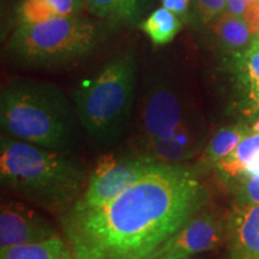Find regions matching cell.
Returning <instances> with one entry per match:
<instances>
[{
  "label": "cell",
  "mask_w": 259,
  "mask_h": 259,
  "mask_svg": "<svg viewBox=\"0 0 259 259\" xmlns=\"http://www.w3.org/2000/svg\"><path fill=\"white\" fill-rule=\"evenodd\" d=\"M204 199L193 170L156 162L102 208L67 211L65 234L76 259H153Z\"/></svg>",
  "instance_id": "6da1fadb"
},
{
  "label": "cell",
  "mask_w": 259,
  "mask_h": 259,
  "mask_svg": "<svg viewBox=\"0 0 259 259\" xmlns=\"http://www.w3.org/2000/svg\"><path fill=\"white\" fill-rule=\"evenodd\" d=\"M3 186L52 212L69 210L84 192L85 171L58 150L3 136Z\"/></svg>",
  "instance_id": "7a4b0ae2"
},
{
  "label": "cell",
  "mask_w": 259,
  "mask_h": 259,
  "mask_svg": "<svg viewBox=\"0 0 259 259\" xmlns=\"http://www.w3.org/2000/svg\"><path fill=\"white\" fill-rule=\"evenodd\" d=\"M0 124L9 137L59 150L70 137L72 119L69 103L56 87L16 80L2 92Z\"/></svg>",
  "instance_id": "3957f363"
},
{
  "label": "cell",
  "mask_w": 259,
  "mask_h": 259,
  "mask_svg": "<svg viewBox=\"0 0 259 259\" xmlns=\"http://www.w3.org/2000/svg\"><path fill=\"white\" fill-rule=\"evenodd\" d=\"M136 59L131 52L113 58L76 89V113L89 136L108 141L120 132L134 103Z\"/></svg>",
  "instance_id": "277c9868"
},
{
  "label": "cell",
  "mask_w": 259,
  "mask_h": 259,
  "mask_svg": "<svg viewBox=\"0 0 259 259\" xmlns=\"http://www.w3.org/2000/svg\"><path fill=\"white\" fill-rule=\"evenodd\" d=\"M99 38L96 25L79 16L56 17L18 25L6 44V52L24 65L51 66L84 57Z\"/></svg>",
  "instance_id": "5b68a950"
},
{
  "label": "cell",
  "mask_w": 259,
  "mask_h": 259,
  "mask_svg": "<svg viewBox=\"0 0 259 259\" xmlns=\"http://www.w3.org/2000/svg\"><path fill=\"white\" fill-rule=\"evenodd\" d=\"M141 121L145 143L193 132L187 105L177 89L162 80L150 84L145 92Z\"/></svg>",
  "instance_id": "8992f818"
},
{
  "label": "cell",
  "mask_w": 259,
  "mask_h": 259,
  "mask_svg": "<svg viewBox=\"0 0 259 259\" xmlns=\"http://www.w3.org/2000/svg\"><path fill=\"white\" fill-rule=\"evenodd\" d=\"M155 163L149 157L118 162L103 158L90 177L80 198L67 211L83 212L102 208L134 185Z\"/></svg>",
  "instance_id": "52a82bcc"
},
{
  "label": "cell",
  "mask_w": 259,
  "mask_h": 259,
  "mask_svg": "<svg viewBox=\"0 0 259 259\" xmlns=\"http://www.w3.org/2000/svg\"><path fill=\"white\" fill-rule=\"evenodd\" d=\"M225 236L222 222L211 213L192 216L171 238L158 248L153 259L163 254L193 255L215 250Z\"/></svg>",
  "instance_id": "ba28073f"
},
{
  "label": "cell",
  "mask_w": 259,
  "mask_h": 259,
  "mask_svg": "<svg viewBox=\"0 0 259 259\" xmlns=\"http://www.w3.org/2000/svg\"><path fill=\"white\" fill-rule=\"evenodd\" d=\"M46 219L22 203H4L0 209V248L29 244L54 236Z\"/></svg>",
  "instance_id": "9c48e42d"
},
{
  "label": "cell",
  "mask_w": 259,
  "mask_h": 259,
  "mask_svg": "<svg viewBox=\"0 0 259 259\" xmlns=\"http://www.w3.org/2000/svg\"><path fill=\"white\" fill-rule=\"evenodd\" d=\"M227 235L233 259L259 258V204H238L229 213Z\"/></svg>",
  "instance_id": "30bf717a"
},
{
  "label": "cell",
  "mask_w": 259,
  "mask_h": 259,
  "mask_svg": "<svg viewBox=\"0 0 259 259\" xmlns=\"http://www.w3.org/2000/svg\"><path fill=\"white\" fill-rule=\"evenodd\" d=\"M84 8V0H22L16 9V21L18 25L40 23L56 17L78 16Z\"/></svg>",
  "instance_id": "8fae6325"
},
{
  "label": "cell",
  "mask_w": 259,
  "mask_h": 259,
  "mask_svg": "<svg viewBox=\"0 0 259 259\" xmlns=\"http://www.w3.org/2000/svg\"><path fill=\"white\" fill-rule=\"evenodd\" d=\"M149 158L158 163L180 164L193 157L200 150V143L194 134L176 136L168 139H156L145 143Z\"/></svg>",
  "instance_id": "7c38bea8"
},
{
  "label": "cell",
  "mask_w": 259,
  "mask_h": 259,
  "mask_svg": "<svg viewBox=\"0 0 259 259\" xmlns=\"http://www.w3.org/2000/svg\"><path fill=\"white\" fill-rule=\"evenodd\" d=\"M0 259H76L72 250L60 236L0 248Z\"/></svg>",
  "instance_id": "4fadbf2b"
},
{
  "label": "cell",
  "mask_w": 259,
  "mask_h": 259,
  "mask_svg": "<svg viewBox=\"0 0 259 259\" xmlns=\"http://www.w3.org/2000/svg\"><path fill=\"white\" fill-rule=\"evenodd\" d=\"M213 32L222 46L232 52H245L255 40L254 34L246 23L245 19L239 16L225 14L216 18Z\"/></svg>",
  "instance_id": "5bb4252c"
},
{
  "label": "cell",
  "mask_w": 259,
  "mask_h": 259,
  "mask_svg": "<svg viewBox=\"0 0 259 259\" xmlns=\"http://www.w3.org/2000/svg\"><path fill=\"white\" fill-rule=\"evenodd\" d=\"M259 156V134L250 132L232 154L220 161L216 168L227 180H240L246 169Z\"/></svg>",
  "instance_id": "9a60e30c"
},
{
  "label": "cell",
  "mask_w": 259,
  "mask_h": 259,
  "mask_svg": "<svg viewBox=\"0 0 259 259\" xmlns=\"http://www.w3.org/2000/svg\"><path fill=\"white\" fill-rule=\"evenodd\" d=\"M251 132L250 126L242 124L226 126L215 132L209 143L206 144L200 158L203 167L216 166L220 161L226 158L238 147L239 143Z\"/></svg>",
  "instance_id": "2e32d148"
},
{
  "label": "cell",
  "mask_w": 259,
  "mask_h": 259,
  "mask_svg": "<svg viewBox=\"0 0 259 259\" xmlns=\"http://www.w3.org/2000/svg\"><path fill=\"white\" fill-rule=\"evenodd\" d=\"M141 29L155 45H166L176 37L180 31L181 22L179 16L162 8L155 10L141 24Z\"/></svg>",
  "instance_id": "e0dca14e"
},
{
  "label": "cell",
  "mask_w": 259,
  "mask_h": 259,
  "mask_svg": "<svg viewBox=\"0 0 259 259\" xmlns=\"http://www.w3.org/2000/svg\"><path fill=\"white\" fill-rule=\"evenodd\" d=\"M90 14L99 18L132 22L139 15V0H84Z\"/></svg>",
  "instance_id": "ac0fdd59"
},
{
  "label": "cell",
  "mask_w": 259,
  "mask_h": 259,
  "mask_svg": "<svg viewBox=\"0 0 259 259\" xmlns=\"http://www.w3.org/2000/svg\"><path fill=\"white\" fill-rule=\"evenodd\" d=\"M240 67L253 101L259 94V38H255L251 46L240 54Z\"/></svg>",
  "instance_id": "d6986e66"
},
{
  "label": "cell",
  "mask_w": 259,
  "mask_h": 259,
  "mask_svg": "<svg viewBox=\"0 0 259 259\" xmlns=\"http://www.w3.org/2000/svg\"><path fill=\"white\" fill-rule=\"evenodd\" d=\"M227 2L228 0H196L198 15L202 22L208 23L225 14L227 11Z\"/></svg>",
  "instance_id": "ffe728a7"
},
{
  "label": "cell",
  "mask_w": 259,
  "mask_h": 259,
  "mask_svg": "<svg viewBox=\"0 0 259 259\" xmlns=\"http://www.w3.org/2000/svg\"><path fill=\"white\" fill-rule=\"evenodd\" d=\"M238 204H259V176L239 181Z\"/></svg>",
  "instance_id": "44dd1931"
},
{
  "label": "cell",
  "mask_w": 259,
  "mask_h": 259,
  "mask_svg": "<svg viewBox=\"0 0 259 259\" xmlns=\"http://www.w3.org/2000/svg\"><path fill=\"white\" fill-rule=\"evenodd\" d=\"M162 5L177 16H184L189 10L190 0H162Z\"/></svg>",
  "instance_id": "7402d4cb"
},
{
  "label": "cell",
  "mask_w": 259,
  "mask_h": 259,
  "mask_svg": "<svg viewBox=\"0 0 259 259\" xmlns=\"http://www.w3.org/2000/svg\"><path fill=\"white\" fill-rule=\"evenodd\" d=\"M250 2L251 0H228L227 2V11L232 15L242 17V15H244L245 10Z\"/></svg>",
  "instance_id": "603a6c76"
},
{
  "label": "cell",
  "mask_w": 259,
  "mask_h": 259,
  "mask_svg": "<svg viewBox=\"0 0 259 259\" xmlns=\"http://www.w3.org/2000/svg\"><path fill=\"white\" fill-rule=\"evenodd\" d=\"M156 259H191V257H190V255H185V254L169 253V254L161 255V257H158Z\"/></svg>",
  "instance_id": "cb8c5ba5"
},
{
  "label": "cell",
  "mask_w": 259,
  "mask_h": 259,
  "mask_svg": "<svg viewBox=\"0 0 259 259\" xmlns=\"http://www.w3.org/2000/svg\"><path fill=\"white\" fill-rule=\"evenodd\" d=\"M251 132H254V134H259V114H255V118L253 121L251 122L250 125Z\"/></svg>",
  "instance_id": "d4e9b609"
},
{
  "label": "cell",
  "mask_w": 259,
  "mask_h": 259,
  "mask_svg": "<svg viewBox=\"0 0 259 259\" xmlns=\"http://www.w3.org/2000/svg\"><path fill=\"white\" fill-rule=\"evenodd\" d=\"M252 111H253L254 114H259V94L253 101H252Z\"/></svg>",
  "instance_id": "484cf974"
},
{
  "label": "cell",
  "mask_w": 259,
  "mask_h": 259,
  "mask_svg": "<svg viewBox=\"0 0 259 259\" xmlns=\"http://www.w3.org/2000/svg\"><path fill=\"white\" fill-rule=\"evenodd\" d=\"M255 259H259V258H255Z\"/></svg>",
  "instance_id": "4316f807"
}]
</instances>
